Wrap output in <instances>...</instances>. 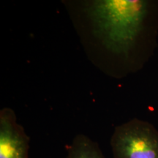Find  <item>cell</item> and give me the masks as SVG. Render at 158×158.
Returning a JSON list of instances; mask_svg holds the SVG:
<instances>
[{"instance_id":"obj_1","label":"cell","mask_w":158,"mask_h":158,"mask_svg":"<svg viewBox=\"0 0 158 158\" xmlns=\"http://www.w3.org/2000/svg\"><path fill=\"white\" fill-rule=\"evenodd\" d=\"M79 31L85 43L115 66L122 78L145 66L157 45L158 0H99L82 3Z\"/></svg>"},{"instance_id":"obj_2","label":"cell","mask_w":158,"mask_h":158,"mask_svg":"<svg viewBox=\"0 0 158 158\" xmlns=\"http://www.w3.org/2000/svg\"><path fill=\"white\" fill-rule=\"evenodd\" d=\"M110 147L114 158H158V130L149 122L132 118L114 128Z\"/></svg>"},{"instance_id":"obj_3","label":"cell","mask_w":158,"mask_h":158,"mask_svg":"<svg viewBox=\"0 0 158 158\" xmlns=\"http://www.w3.org/2000/svg\"><path fill=\"white\" fill-rule=\"evenodd\" d=\"M29 137L17 122L14 110H0V158H29Z\"/></svg>"},{"instance_id":"obj_4","label":"cell","mask_w":158,"mask_h":158,"mask_svg":"<svg viewBox=\"0 0 158 158\" xmlns=\"http://www.w3.org/2000/svg\"><path fill=\"white\" fill-rule=\"evenodd\" d=\"M66 158H106L97 142L78 134L68 148Z\"/></svg>"}]
</instances>
